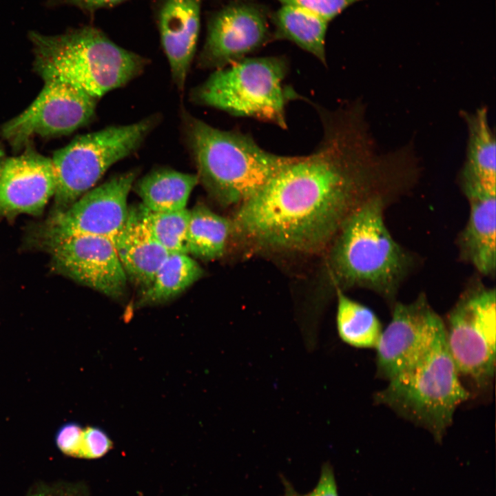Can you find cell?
Here are the masks:
<instances>
[{
	"label": "cell",
	"instance_id": "1",
	"mask_svg": "<svg viewBox=\"0 0 496 496\" xmlns=\"http://www.w3.org/2000/svg\"><path fill=\"white\" fill-rule=\"evenodd\" d=\"M322 137L310 154L297 156L242 203L234 220L240 234L260 245L309 250L326 242L351 204L388 172L364 115L351 107L317 108Z\"/></svg>",
	"mask_w": 496,
	"mask_h": 496
},
{
	"label": "cell",
	"instance_id": "2",
	"mask_svg": "<svg viewBox=\"0 0 496 496\" xmlns=\"http://www.w3.org/2000/svg\"><path fill=\"white\" fill-rule=\"evenodd\" d=\"M180 118L198 183L220 204H242L297 158L269 152L249 134L216 128L185 109Z\"/></svg>",
	"mask_w": 496,
	"mask_h": 496
},
{
	"label": "cell",
	"instance_id": "3",
	"mask_svg": "<svg viewBox=\"0 0 496 496\" xmlns=\"http://www.w3.org/2000/svg\"><path fill=\"white\" fill-rule=\"evenodd\" d=\"M28 36L33 69L42 79H61L96 101L138 77L149 63L93 25L53 35L32 30Z\"/></svg>",
	"mask_w": 496,
	"mask_h": 496
},
{
	"label": "cell",
	"instance_id": "4",
	"mask_svg": "<svg viewBox=\"0 0 496 496\" xmlns=\"http://www.w3.org/2000/svg\"><path fill=\"white\" fill-rule=\"evenodd\" d=\"M340 229L331 260L337 281L392 298L406 276L410 258L384 223L381 197L374 195L364 200Z\"/></svg>",
	"mask_w": 496,
	"mask_h": 496
},
{
	"label": "cell",
	"instance_id": "5",
	"mask_svg": "<svg viewBox=\"0 0 496 496\" xmlns=\"http://www.w3.org/2000/svg\"><path fill=\"white\" fill-rule=\"evenodd\" d=\"M387 382L375 393V402L424 428L439 442L458 406L470 397L448 349L445 329L422 359Z\"/></svg>",
	"mask_w": 496,
	"mask_h": 496
},
{
	"label": "cell",
	"instance_id": "6",
	"mask_svg": "<svg viewBox=\"0 0 496 496\" xmlns=\"http://www.w3.org/2000/svg\"><path fill=\"white\" fill-rule=\"evenodd\" d=\"M287 72V61L283 56L245 57L214 70L192 89L189 100L232 116L287 129V105L299 96L284 83Z\"/></svg>",
	"mask_w": 496,
	"mask_h": 496
},
{
	"label": "cell",
	"instance_id": "7",
	"mask_svg": "<svg viewBox=\"0 0 496 496\" xmlns=\"http://www.w3.org/2000/svg\"><path fill=\"white\" fill-rule=\"evenodd\" d=\"M153 114L127 125H110L76 136L52 159L55 200L68 208L96 184L114 164L136 152L158 125Z\"/></svg>",
	"mask_w": 496,
	"mask_h": 496
},
{
	"label": "cell",
	"instance_id": "8",
	"mask_svg": "<svg viewBox=\"0 0 496 496\" xmlns=\"http://www.w3.org/2000/svg\"><path fill=\"white\" fill-rule=\"evenodd\" d=\"M495 289L477 286L464 292L445 326L448 349L459 376L477 388L491 384L495 371Z\"/></svg>",
	"mask_w": 496,
	"mask_h": 496
},
{
	"label": "cell",
	"instance_id": "9",
	"mask_svg": "<svg viewBox=\"0 0 496 496\" xmlns=\"http://www.w3.org/2000/svg\"><path fill=\"white\" fill-rule=\"evenodd\" d=\"M43 81V88L30 105L1 128V136L16 150L37 136L70 134L94 116L96 100L61 79Z\"/></svg>",
	"mask_w": 496,
	"mask_h": 496
},
{
	"label": "cell",
	"instance_id": "10",
	"mask_svg": "<svg viewBox=\"0 0 496 496\" xmlns=\"http://www.w3.org/2000/svg\"><path fill=\"white\" fill-rule=\"evenodd\" d=\"M444 322L424 296L395 304L376 349V375L389 380L422 359L444 330Z\"/></svg>",
	"mask_w": 496,
	"mask_h": 496
},
{
	"label": "cell",
	"instance_id": "11",
	"mask_svg": "<svg viewBox=\"0 0 496 496\" xmlns=\"http://www.w3.org/2000/svg\"><path fill=\"white\" fill-rule=\"evenodd\" d=\"M138 173L132 169L114 175L55 214L48 222L47 238L80 234L112 240L127 220V197Z\"/></svg>",
	"mask_w": 496,
	"mask_h": 496
},
{
	"label": "cell",
	"instance_id": "12",
	"mask_svg": "<svg viewBox=\"0 0 496 496\" xmlns=\"http://www.w3.org/2000/svg\"><path fill=\"white\" fill-rule=\"evenodd\" d=\"M267 17L262 7L247 1L231 3L211 14L198 67L216 70L258 50L271 37Z\"/></svg>",
	"mask_w": 496,
	"mask_h": 496
},
{
	"label": "cell",
	"instance_id": "13",
	"mask_svg": "<svg viewBox=\"0 0 496 496\" xmlns=\"http://www.w3.org/2000/svg\"><path fill=\"white\" fill-rule=\"evenodd\" d=\"M56 269L103 294L118 299L127 289V278L113 241L92 235L47 238Z\"/></svg>",
	"mask_w": 496,
	"mask_h": 496
},
{
	"label": "cell",
	"instance_id": "14",
	"mask_svg": "<svg viewBox=\"0 0 496 496\" xmlns=\"http://www.w3.org/2000/svg\"><path fill=\"white\" fill-rule=\"evenodd\" d=\"M56 179L50 158L27 148L0 164V213L38 214L54 194Z\"/></svg>",
	"mask_w": 496,
	"mask_h": 496
},
{
	"label": "cell",
	"instance_id": "15",
	"mask_svg": "<svg viewBox=\"0 0 496 496\" xmlns=\"http://www.w3.org/2000/svg\"><path fill=\"white\" fill-rule=\"evenodd\" d=\"M200 0H158L155 8L162 48L172 79L183 92L195 56L200 28Z\"/></svg>",
	"mask_w": 496,
	"mask_h": 496
},
{
	"label": "cell",
	"instance_id": "16",
	"mask_svg": "<svg viewBox=\"0 0 496 496\" xmlns=\"http://www.w3.org/2000/svg\"><path fill=\"white\" fill-rule=\"evenodd\" d=\"M470 204L468 223L460 238L464 259L484 276H493L496 265L495 194L475 183L460 180Z\"/></svg>",
	"mask_w": 496,
	"mask_h": 496
},
{
	"label": "cell",
	"instance_id": "17",
	"mask_svg": "<svg viewBox=\"0 0 496 496\" xmlns=\"http://www.w3.org/2000/svg\"><path fill=\"white\" fill-rule=\"evenodd\" d=\"M112 240L127 280L141 293L147 289L169 253L144 227L136 209H129L126 223Z\"/></svg>",
	"mask_w": 496,
	"mask_h": 496
},
{
	"label": "cell",
	"instance_id": "18",
	"mask_svg": "<svg viewBox=\"0 0 496 496\" xmlns=\"http://www.w3.org/2000/svg\"><path fill=\"white\" fill-rule=\"evenodd\" d=\"M468 132L466 159L460 178L482 186L487 192L496 193V142L488 116L486 107L473 112H462Z\"/></svg>",
	"mask_w": 496,
	"mask_h": 496
},
{
	"label": "cell",
	"instance_id": "19",
	"mask_svg": "<svg viewBox=\"0 0 496 496\" xmlns=\"http://www.w3.org/2000/svg\"><path fill=\"white\" fill-rule=\"evenodd\" d=\"M198 183L196 174L158 167L141 178L134 187L146 208L154 211H172L186 208Z\"/></svg>",
	"mask_w": 496,
	"mask_h": 496
},
{
	"label": "cell",
	"instance_id": "20",
	"mask_svg": "<svg viewBox=\"0 0 496 496\" xmlns=\"http://www.w3.org/2000/svg\"><path fill=\"white\" fill-rule=\"evenodd\" d=\"M271 19L275 39L290 41L326 64L325 37L329 22L291 6H282Z\"/></svg>",
	"mask_w": 496,
	"mask_h": 496
},
{
	"label": "cell",
	"instance_id": "21",
	"mask_svg": "<svg viewBox=\"0 0 496 496\" xmlns=\"http://www.w3.org/2000/svg\"><path fill=\"white\" fill-rule=\"evenodd\" d=\"M203 275L199 264L188 254H169L150 286L141 293L138 304L156 305L177 297Z\"/></svg>",
	"mask_w": 496,
	"mask_h": 496
},
{
	"label": "cell",
	"instance_id": "22",
	"mask_svg": "<svg viewBox=\"0 0 496 496\" xmlns=\"http://www.w3.org/2000/svg\"><path fill=\"white\" fill-rule=\"evenodd\" d=\"M229 221L203 205L190 211L187 233L188 254L204 260L221 257L231 231Z\"/></svg>",
	"mask_w": 496,
	"mask_h": 496
},
{
	"label": "cell",
	"instance_id": "23",
	"mask_svg": "<svg viewBox=\"0 0 496 496\" xmlns=\"http://www.w3.org/2000/svg\"><path fill=\"white\" fill-rule=\"evenodd\" d=\"M336 327L341 340L355 348H375L382 328L369 307L338 290Z\"/></svg>",
	"mask_w": 496,
	"mask_h": 496
},
{
	"label": "cell",
	"instance_id": "24",
	"mask_svg": "<svg viewBox=\"0 0 496 496\" xmlns=\"http://www.w3.org/2000/svg\"><path fill=\"white\" fill-rule=\"evenodd\" d=\"M136 211L144 227L169 254H188L187 233L189 210L185 208L172 211H154L141 204Z\"/></svg>",
	"mask_w": 496,
	"mask_h": 496
},
{
	"label": "cell",
	"instance_id": "25",
	"mask_svg": "<svg viewBox=\"0 0 496 496\" xmlns=\"http://www.w3.org/2000/svg\"><path fill=\"white\" fill-rule=\"evenodd\" d=\"M282 6L297 7L329 22L350 6L364 0H276Z\"/></svg>",
	"mask_w": 496,
	"mask_h": 496
},
{
	"label": "cell",
	"instance_id": "26",
	"mask_svg": "<svg viewBox=\"0 0 496 496\" xmlns=\"http://www.w3.org/2000/svg\"><path fill=\"white\" fill-rule=\"evenodd\" d=\"M107 433L98 426L83 428L77 458L96 459L104 456L112 448Z\"/></svg>",
	"mask_w": 496,
	"mask_h": 496
},
{
	"label": "cell",
	"instance_id": "27",
	"mask_svg": "<svg viewBox=\"0 0 496 496\" xmlns=\"http://www.w3.org/2000/svg\"><path fill=\"white\" fill-rule=\"evenodd\" d=\"M83 428L74 422H67L59 427L55 435V443L61 452L68 456L78 457Z\"/></svg>",
	"mask_w": 496,
	"mask_h": 496
},
{
	"label": "cell",
	"instance_id": "28",
	"mask_svg": "<svg viewBox=\"0 0 496 496\" xmlns=\"http://www.w3.org/2000/svg\"><path fill=\"white\" fill-rule=\"evenodd\" d=\"M127 1L129 0H46L45 6L50 9L63 6L75 7L92 17L100 9L114 7Z\"/></svg>",
	"mask_w": 496,
	"mask_h": 496
},
{
	"label": "cell",
	"instance_id": "29",
	"mask_svg": "<svg viewBox=\"0 0 496 496\" xmlns=\"http://www.w3.org/2000/svg\"><path fill=\"white\" fill-rule=\"evenodd\" d=\"M24 496H82L72 484L56 482L34 485Z\"/></svg>",
	"mask_w": 496,
	"mask_h": 496
},
{
	"label": "cell",
	"instance_id": "30",
	"mask_svg": "<svg viewBox=\"0 0 496 496\" xmlns=\"http://www.w3.org/2000/svg\"><path fill=\"white\" fill-rule=\"evenodd\" d=\"M305 496H338L333 469L329 463L322 466L316 486Z\"/></svg>",
	"mask_w": 496,
	"mask_h": 496
},
{
	"label": "cell",
	"instance_id": "31",
	"mask_svg": "<svg viewBox=\"0 0 496 496\" xmlns=\"http://www.w3.org/2000/svg\"><path fill=\"white\" fill-rule=\"evenodd\" d=\"M284 484L285 488L284 496H305L301 495L298 492H296L293 487L291 485V484L289 483L287 481L285 480Z\"/></svg>",
	"mask_w": 496,
	"mask_h": 496
},
{
	"label": "cell",
	"instance_id": "32",
	"mask_svg": "<svg viewBox=\"0 0 496 496\" xmlns=\"http://www.w3.org/2000/svg\"><path fill=\"white\" fill-rule=\"evenodd\" d=\"M4 158H5V157H4V152H3V149H2V148L0 147V164H1V162L3 161Z\"/></svg>",
	"mask_w": 496,
	"mask_h": 496
}]
</instances>
